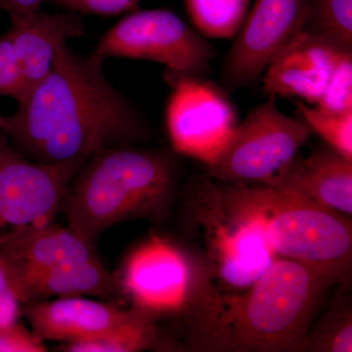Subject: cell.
<instances>
[{
  "label": "cell",
  "instance_id": "28",
  "mask_svg": "<svg viewBox=\"0 0 352 352\" xmlns=\"http://www.w3.org/2000/svg\"><path fill=\"white\" fill-rule=\"evenodd\" d=\"M11 296H16L14 295L12 289L9 287L3 266H2L1 261H0V300L11 298Z\"/></svg>",
  "mask_w": 352,
  "mask_h": 352
},
{
  "label": "cell",
  "instance_id": "2",
  "mask_svg": "<svg viewBox=\"0 0 352 352\" xmlns=\"http://www.w3.org/2000/svg\"><path fill=\"white\" fill-rule=\"evenodd\" d=\"M333 286L307 264L277 258L239 293L200 291L164 349L193 352H307L308 333Z\"/></svg>",
  "mask_w": 352,
  "mask_h": 352
},
{
  "label": "cell",
  "instance_id": "25",
  "mask_svg": "<svg viewBox=\"0 0 352 352\" xmlns=\"http://www.w3.org/2000/svg\"><path fill=\"white\" fill-rule=\"evenodd\" d=\"M45 342L17 321L0 329V352H47Z\"/></svg>",
  "mask_w": 352,
  "mask_h": 352
},
{
  "label": "cell",
  "instance_id": "10",
  "mask_svg": "<svg viewBox=\"0 0 352 352\" xmlns=\"http://www.w3.org/2000/svg\"><path fill=\"white\" fill-rule=\"evenodd\" d=\"M82 166L32 161L0 131V229L52 223L62 214L69 183Z\"/></svg>",
  "mask_w": 352,
  "mask_h": 352
},
{
  "label": "cell",
  "instance_id": "4",
  "mask_svg": "<svg viewBox=\"0 0 352 352\" xmlns=\"http://www.w3.org/2000/svg\"><path fill=\"white\" fill-rule=\"evenodd\" d=\"M217 183L227 207L256 221L278 258L311 266L333 286L351 287V220L274 185Z\"/></svg>",
  "mask_w": 352,
  "mask_h": 352
},
{
  "label": "cell",
  "instance_id": "14",
  "mask_svg": "<svg viewBox=\"0 0 352 352\" xmlns=\"http://www.w3.org/2000/svg\"><path fill=\"white\" fill-rule=\"evenodd\" d=\"M23 316L43 342L72 344L100 337L119 327L129 307L87 296H66L23 305Z\"/></svg>",
  "mask_w": 352,
  "mask_h": 352
},
{
  "label": "cell",
  "instance_id": "26",
  "mask_svg": "<svg viewBox=\"0 0 352 352\" xmlns=\"http://www.w3.org/2000/svg\"><path fill=\"white\" fill-rule=\"evenodd\" d=\"M52 3L68 8L75 13L90 15L110 16L134 10L141 0H50Z\"/></svg>",
  "mask_w": 352,
  "mask_h": 352
},
{
  "label": "cell",
  "instance_id": "22",
  "mask_svg": "<svg viewBox=\"0 0 352 352\" xmlns=\"http://www.w3.org/2000/svg\"><path fill=\"white\" fill-rule=\"evenodd\" d=\"M298 112L310 131L320 136L329 147L352 160V111L332 113L298 102Z\"/></svg>",
  "mask_w": 352,
  "mask_h": 352
},
{
  "label": "cell",
  "instance_id": "1",
  "mask_svg": "<svg viewBox=\"0 0 352 352\" xmlns=\"http://www.w3.org/2000/svg\"><path fill=\"white\" fill-rule=\"evenodd\" d=\"M105 59L60 45L52 68L18 103L0 116V131L28 159L83 164L97 153L151 138L135 106L113 87Z\"/></svg>",
  "mask_w": 352,
  "mask_h": 352
},
{
  "label": "cell",
  "instance_id": "7",
  "mask_svg": "<svg viewBox=\"0 0 352 352\" xmlns=\"http://www.w3.org/2000/svg\"><path fill=\"white\" fill-rule=\"evenodd\" d=\"M104 59L147 60L171 75L203 78L217 51L205 36L166 9L134 11L108 30L94 51Z\"/></svg>",
  "mask_w": 352,
  "mask_h": 352
},
{
  "label": "cell",
  "instance_id": "9",
  "mask_svg": "<svg viewBox=\"0 0 352 352\" xmlns=\"http://www.w3.org/2000/svg\"><path fill=\"white\" fill-rule=\"evenodd\" d=\"M166 78L173 87L166 122L173 152L212 166L238 124L232 103L201 78L166 73Z\"/></svg>",
  "mask_w": 352,
  "mask_h": 352
},
{
  "label": "cell",
  "instance_id": "27",
  "mask_svg": "<svg viewBox=\"0 0 352 352\" xmlns=\"http://www.w3.org/2000/svg\"><path fill=\"white\" fill-rule=\"evenodd\" d=\"M44 0H0V7L10 20L41 10Z\"/></svg>",
  "mask_w": 352,
  "mask_h": 352
},
{
  "label": "cell",
  "instance_id": "21",
  "mask_svg": "<svg viewBox=\"0 0 352 352\" xmlns=\"http://www.w3.org/2000/svg\"><path fill=\"white\" fill-rule=\"evenodd\" d=\"M302 30L352 51V0H305Z\"/></svg>",
  "mask_w": 352,
  "mask_h": 352
},
{
  "label": "cell",
  "instance_id": "12",
  "mask_svg": "<svg viewBox=\"0 0 352 352\" xmlns=\"http://www.w3.org/2000/svg\"><path fill=\"white\" fill-rule=\"evenodd\" d=\"M1 264L9 287L23 305L66 296H92L127 305L119 276L99 258L39 267Z\"/></svg>",
  "mask_w": 352,
  "mask_h": 352
},
{
  "label": "cell",
  "instance_id": "18",
  "mask_svg": "<svg viewBox=\"0 0 352 352\" xmlns=\"http://www.w3.org/2000/svg\"><path fill=\"white\" fill-rule=\"evenodd\" d=\"M162 329L156 319L143 310L129 305V316L113 331L72 344H60L63 352H140L160 349Z\"/></svg>",
  "mask_w": 352,
  "mask_h": 352
},
{
  "label": "cell",
  "instance_id": "11",
  "mask_svg": "<svg viewBox=\"0 0 352 352\" xmlns=\"http://www.w3.org/2000/svg\"><path fill=\"white\" fill-rule=\"evenodd\" d=\"M305 21V0H256L222 64L220 80L228 91L251 87L298 32Z\"/></svg>",
  "mask_w": 352,
  "mask_h": 352
},
{
  "label": "cell",
  "instance_id": "24",
  "mask_svg": "<svg viewBox=\"0 0 352 352\" xmlns=\"http://www.w3.org/2000/svg\"><path fill=\"white\" fill-rule=\"evenodd\" d=\"M28 94L24 76L10 34L0 36V97H10L19 103Z\"/></svg>",
  "mask_w": 352,
  "mask_h": 352
},
{
  "label": "cell",
  "instance_id": "20",
  "mask_svg": "<svg viewBox=\"0 0 352 352\" xmlns=\"http://www.w3.org/2000/svg\"><path fill=\"white\" fill-rule=\"evenodd\" d=\"M191 22L206 38H235L251 0H184Z\"/></svg>",
  "mask_w": 352,
  "mask_h": 352
},
{
  "label": "cell",
  "instance_id": "8",
  "mask_svg": "<svg viewBox=\"0 0 352 352\" xmlns=\"http://www.w3.org/2000/svg\"><path fill=\"white\" fill-rule=\"evenodd\" d=\"M118 276L127 303L157 322L184 314L200 286L195 263L182 243L156 234L127 256Z\"/></svg>",
  "mask_w": 352,
  "mask_h": 352
},
{
  "label": "cell",
  "instance_id": "15",
  "mask_svg": "<svg viewBox=\"0 0 352 352\" xmlns=\"http://www.w3.org/2000/svg\"><path fill=\"white\" fill-rule=\"evenodd\" d=\"M270 185L307 197L322 208L352 219V160L329 146L296 156Z\"/></svg>",
  "mask_w": 352,
  "mask_h": 352
},
{
  "label": "cell",
  "instance_id": "17",
  "mask_svg": "<svg viewBox=\"0 0 352 352\" xmlns=\"http://www.w3.org/2000/svg\"><path fill=\"white\" fill-rule=\"evenodd\" d=\"M94 248L73 230L50 223L12 227L0 234V261L17 266L53 265L97 258Z\"/></svg>",
  "mask_w": 352,
  "mask_h": 352
},
{
  "label": "cell",
  "instance_id": "3",
  "mask_svg": "<svg viewBox=\"0 0 352 352\" xmlns=\"http://www.w3.org/2000/svg\"><path fill=\"white\" fill-rule=\"evenodd\" d=\"M175 154L126 144L89 157L65 198L69 228L95 249L104 233L124 222L164 223L179 195Z\"/></svg>",
  "mask_w": 352,
  "mask_h": 352
},
{
  "label": "cell",
  "instance_id": "16",
  "mask_svg": "<svg viewBox=\"0 0 352 352\" xmlns=\"http://www.w3.org/2000/svg\"><path fill=\"white\" fill-rule=\"evenodd\" d=\"M8 32L29 92L50 73L60 45L85 34V24L78 14L41 9L11 20Z\"/></svg>",
  "mask_w": 352,
  "mask_h": 352
},
{
  "label": "cell",
  "instance_id": "5",
  "mask_svg": "<svg viewBox=\"0 0 352 352\" xmlns=\"http://www.w3.org/2000/svg\"><path fill=\"white\" fill-rule=\"evenodd\" d=\"M178 200L182 244L195 263L199 291H245L278 258L263 228L227 207L210 176L187 183Z\"/></svg>",
  "mask_w": 352,
  "mask_h": 352
},
{
  "label": "cell",
  "instance_id": "19",
  "mask_svg": "<svg viewBox=\"0 0 352 352\" xmlns=\"http://www.w3.org/2000/svg\"><path fill=\"white\" fill-rule=\"evenodd\" d=\"M327 311L308 333L307 352H351V287L337 286Z\"/></svg>",
  "mask_w": 352,
  "mask_h": 352
},
{
  "label": "cell",
  "instance_id": "23",
  "mask_svg": "<svg viewBox=\"0 0 352 352\" xmlns=\"http://www.w3.org/2000/svg\"><path fill=\"white\" fill-rule=\"evenodd\" d=\"M314 106L332 113L352 111V52L340 60L323 96Z\"/></svg>",
  "mask_w": 352,
  "mask_h": 352
},
{
  "label": "cell",
  "instance_id": "6",
  "mask_svg": "<svg viewBox=\"0 0 352 352\" xmlns=\"http://www.w3.org/2000/svg\"><path fill=\"white\" fill-rule=\"evenodd\" d=\"M310 131L302 120L285 115L276 98L252 109L237 124L208 176L219 183L270 184L307 144Z\"/></svg>",
  "mask_w": 352,
  "mask_h": 352
},
{
  "label": "cell",
  "instance_id": "13",
  "mask_svg": "<svg viewBox=\"0 0 352 352\" xmlns=\"http://www.w3.org/2000/svg\"><path fill=\"white\" fill-rule=\"evenodd\" d=\"M349 52L302 30L268 65L261 78L264 92L273 98L296 97L316 105L340 60Z\"/></svg>",
  "mask_w": 352,
  "mask_h": 352
}]
</instances>
